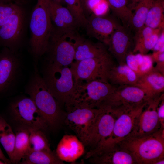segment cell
I'll return each instance as SVG.
<instances>
[{"instance_id":"ab89813d","label":"cell","mask_w":164,"mask_h":164,"mask_svg":"<svg viewBox=\"0 0 164 164\" xmlns=\"http://www.w3.org/2000/svg\"><path fill=\"white\" fill-rule=\"evenodd\" d=\"M128 4V1L130 2V8L132 10L134 9L135 7L137 5V4L139 2V0H127Z\"/></svg>"},{"instance_id":"2e32d148","label":"cell","mask_w":164,"mask_h":164,"mask_svg":"<svg viewBox=\"0 0 164 164\" xmlns=\"http://www.w3.org/2000/svg\"><path fill=\"white\" fill-rule=\"evenodd\" d=\"M134 45L129 28L120 25L111 34L106 46L118 64H121L125 63L126 57L133 52Z\"/></svg>"},{"instance_id":"d590c367","label":"cell","mask_w":164,"mask_h":164,"mask_svg":"<svg viewBox=\"0 0 164 164\" xmlns=\"http://www.w3.org/2000/svg\"><path fill=\"white\" fill-rule=\"evenodd\" d=\"M158 119L162 128H164V98L159 103L157 109Z\"/></svg>"},{"instance_id":"4fadbf2b","label":"cell","mask_w":164,"mask_h":164,"mask_svg":"<svg viewBox=\"0 0 164 164\" xmlns=\"http://www.w3.org/2000/svg\"><path fill=\"white\" fill-rule=\"evenodd\" d=\"M93 126L87 138L85 146L90 148L87 157L98 150L110 136L117 117L109 108L104 107Z\"/></svg>"},{"instance_id":"f546056e","label":"cell","mask_w":164,"mask_h":164,"mask_svg":"<svg viewBox=\"0 0 164 164\" xmlns=\"http://www.w3.org/2000/svg\"><path fill=\"white\" fill-rule=\"evenodd\" d=\"M15 136L11 126L0 115V143L11 162L12 158Z\"/></svg>"},{"instance_id":"f35d334b","label":"cell","mask_w":164,"mask_h":164,"mask_svg":"<svg viewBox=\"0 0 164 164\" xmlns=\"http://www.w3.org/2000/svg\"><path fill=\"white\" fill-rule=\"evenodd\" d=\"M0 160L3 161L5 164L11 163L10 160L7 159L3 153L0 148Z\"/></svg>"},{"instance_id":"1f68e13d","label":"cell","mask_w":164,"mask_h":164,"mask_svg":"<svg viewBox=\"0 0 164 164\" xmlns=\"http://www.w3.org/2000/svg\"><path fill=\"white\" fill-rule=\"evenodd\" d=\"M28 128L29 132V151L43 150L52 152L48 141L42 130Z\"/></svg>"},{"instance_id":"277c9868","label":"cell","mask_w":164,"mask_h":164,"mask_svg":"<svg viewBox=\"0 0 164 164\" xmlns=\"http://www.w3.org/2000/svg\"><path fill=\"white\" fill-rule=\"evenodd\" d=\"M76 30L63 29L53 25L45 54L46 60L68 66L74 60L77 44L81 38Z\"/></svg>"},{"instance_id":"7c38bea8","label":"cell","mask_w":164,"mask_h":164,"mask_svg":"<svg viewBox=\"0 0 164 164\" xmlns=\"http://www.w3.org/2000/svg\"><path fill=\"white\" fill-rule=\"evenodd\" d=\"M22 68L21 56L3 47L0 51V94L14 87Z\"/></svg>"},{"instance_id":"e575fe53","label":"cell","mask_w":164,"mask_h":164,"mask_svg":"<svg viewBox=\"0 0 164 164\" xmlns=\"http://www.w3.org/2000/svg\"><path fill=\"white\" fill-rule=\"evenodd\" d=\"M150 55L154 63H156L155 68L164 74V51H153Z\"/></svg>"},{"instance_id":"d4e9b609","label":"cell","mask_w":164,"mask_h":164,"mask_svg":"<svg viewBox=\"0 0 164 164\" xmlns=\"http://www.w3.org/2000/svg\"><path fill=\"white\" fill-rule=\"evenodd\" d=\"M125 63L138 77L149 72L154 67L151 55L147 54H134L131 52L126 56Z\"/></svg>"},{"instance_id":"8fae6325","label":"cell","mask_w":164,"mask_h":164,"mask_svg":"<svg viewBox=\"0 0 164 164\" xmlns=\"http://www.w3.org/2000/svg\"><path fill=\"white\" fill-rule=\"evenodd\" d=\"M9 109L15 120L28 128L45 130L48 127L33 100L23 97L12 102Z\"/></svg>"},{"instance_id":"b9f144b4","label":"cell","mask_w":164,"mask_h":164,"mask_svg":"<svg viewBox=\"0 0 164 164\" xmlns=\"http://www.w3.org/2000/svg\"><path fill=\"white\" fill-rule=\"evenodd\" d=\"M19 2V0H0V3H9Z\"/></svg>"},{"instance_id":"74e56055","label":"cell","mask_w":164,"mask_h":164,"mask_svg":"<svg viewBox=\"0 0 164 164\" xmlns=\"http://www.w3.org/2000/svg\"><path fill=\"white\" fill-rule=\"evenodd\" d=\"M102 0H87L86 3V16L87 13H92L94 8Z\"/></svg>"},{"instance_id":"ffe728a7","label":"cell","mask_w":164,"mask_h":164,"mask_svg":"<svg viewBox=\"0 0 164 164\" xmlns=\"http://www.w3.org/2000/svg\"><path fill=\"white\" fill-rule=\"evenodd\" d=\"M46 2L49 14L53 26L62 29L76 30L78 25L67 7L51 0H46Z\"/></svg>"},{"instance_id":"ee69618b","label":"cell","mask_w":164,"mask_h":164,"mask_svg":"<svg viewBox=\"0 0 164 164\" xmlns=\"http://www.w3.org/2000/svg\"><path fill=\"white\" fill-rule=\"evenodd\" d=\"M54 2L62 5V3H64V0H51Z\"/></svg>"},{"instance_id":"5b68a950","label":"cell","mask_w":164,"mask_h":164,"mask_svg":"<svg viewBox=\"0 0 164 164\" xmlns=\"http://www.w3.org/2000/svg\"><path fill=\"white\" fill-rule=\"evenodd\" d=\"M42 78L51 93L60 105L64 106L70 101L74 81L68 66H61L45 60L42 69Z\"/></svg>"},{"instance_id":"8992f818","label":"cell","mask_w":164,"mask_h":164,"mask_svg":"<svg viewBox=\"0 0 164 164\" xmlns=\"http://www.w3.org/2000/svg\"><path fill=\"white\" fill-rule=\"evenodd\" d=\"M116 87L107 81L82 80L74 81L70 101L65 107L77 106L99 108L101 104Z\"/></svg>"},{"instance_id":"30bf717a","label":"cell","mask_w":164,"mask_h":164,"mask_svg":"<svg viewBox=\"0 0 164 164\" xmlns=\"http://www.w3.org/2000/svg\"><path fill=\"white\" fill-rule=\"evenodd\" d=\"M26 16L25 9L20 5L9 21L0 27V45L18 52L22 44Z\"/></svg>"},{"instance_id":"9c48e42d","label":"cell","mask_w":164,"mask_h":164,"mask_svg":"<svg viewBox=\"0 0 164 164\" xmlns=\"http://www.w3.org/2000/svg\"><path fill=\"white\" fill-rule=\"evenodd\" d=\"M65 123L76 133L85 146L89 134L104 108H91L77 106L65 107Z\"/></svg>"},{"instance_id":"5bb4252c","label":"cell","mask_w":164,"mask_h":164,"mask_svg":"<svg viewBox=\"0 0 164 164\" xmlns=\"http://www.w3.org/2000/svg\"><path fill=\"white\" fill-rule=\"evenodd\" d=\"M163 98V92L147 101L129 136L138 137L145 136L155 133L162 128L158 119L157 109L159 103Z\"/></svg>"},{"instance_id":"4dcf8cb0","label":"cell","mask_w":164,"mask_h":164,"mask_svg":"<svg viewBox=\"0 0 164 164\" xmlns=\"http://www.w3.org/2000/svg\"><path fill=\"white\" fill-rule=\"evenodd\" d=\"M155 0H139L134 9L131 28L135 32L145 26L148 12Z\"/></svg>"},{"instance_id":"603a6c76","label":"cell","mask_w":164,"mask_h":164,"mask_svg":"<svg viewBox=\"0 0 164 164\" xmlns=\"http://www.w3.org/2000/svg\"><path fill=\"white\" fill-rule=\"evenodd\" d=\"M109 54L106 46L101 42L94 43L82 37L77 44L74 60L99 58Z\"/></svg>"},{"instance_id":"ac0fdd59","label":"cell","mask_w":164,"mask_h":164,"mask_svg":"<svg viewBox=\"0 0 164 164\" xmlns=\"http://www.w3.org/2000/svg\"><path fill=\"white\" fill-rule=\"evenodd\" d=\"M87 159L92 164H136L132 155L118 144L101 149Z\"/></svg>"},{"instance_id":"d6986e66","label":"cell","mask_w":164,"mask_h":164,"mask_svg":"<svg viewBox=\"0 0 164 164\" xmlns=\"http://www.w3.org/2000/svg\"><path fill=\"white\" fill-rule=\"evenodd\" d=\"M85 147L77 136L64 135L57 145L56 155L63 162H73L84 154Z\"/></svg>"},{"instance_id":"f6af8a7d","label":"cell","mask_w":164,"mask_h":164,"mask_svg":"<svg viewBox=\"0 0 164 164\" xmlns=\"http://www.w3.org/2000/svg\"><path fill=\"white\" fill-rule=\"evenodd\" d=\"M5 164L4 162L0 160V164Z\"/></svg>"},{"instance_id":"9a60e30c","label":"cell","mask_w":164,"mask_h":164,"mask_svg":"<svg viewBox=\"0 0 164 164\" xmlns=\"http://www.w3.org/2000/svg\"><path fill=\"white\" fill-rule=\"evenodd\" d=\"M148 99L144 91L136 86H119L103 102L99 108L107 107L114 108L134 105L142 103Z\"/></svg>"},{"instance_id":"d6a6232c","label":"cell","mask_w":164,"mask_h":164,"mask_svg":"<svg viewBox=\"0 0 164 164\" xmlns=\"http://www.w3.org/2000/svg\"><path fill=\"white\" fill-rule=\"evenodd\" d=\"M67 8L70 12L79 26H84L87 18L82 7L80 0H64Z\"/></svg>"},{"instance_id":"52a82bcc","label":"cell","mask_w":164,"mask_h":164,"mask_svg":"<svg viewBox=\"0 0 164 164\" xmlns=\"http://www.w3.org/2000/svg\"><path fill=\"white\" fill-rule=\"evenodd\" d=\"M146 101L138 105L110 108L115 113L117 117L110 136L97 150L117 145L131 135Z\"/></svg>"},{"instance_id":"44dd1931","label":"cell","mask_w":164,"mask_h":164,"mask_svg":"<svg viewBox=\"0 0 164 164\" xmlns=\"http://www.w3.org/2000/svg\"><path fill=\"white\" fill-rule=\"evenodd\" d=\"M164 29V28L153 29L145 25L136 31L133 38V53L146 54L152 50Z\"/></svg>"},{"instance_id":"4316f807","label":"cell","mask_w":164,"mask_h":164,"mask_svg":"<svg viewBox=\"0 0 164 164\" xmlns=\"http://www.w3.org/2000/svg\"><path fill=\"white\" fill-rule=\"evenodd\" d=\"M20 163L22 164H63L53 152L29 151Z\"/></svg>"},{"instance_id":"ba28073f","label":"cell","mask_w":164,"mask_h":164,"mask_svg":"<svg viewBox=\"0 0 164 164\" xmlns=\"http://www.w3.org/2000/svg\"><path fill=\"white\" fill-rule=\"evenodd\" d=\"M114 64L111 56L109 54L101 57L73 62L70 68L74 81L82 80L108 82V73Z\"/></svg>"},{"instance_id":"f1b7e54d","label":"cell","mask_w":164,"mask_h":164,"mask_svg":"<svg viewBox=\"0 0 164 164\" xmlns=\"http://www.w3.org/2000/svg\"><path fill=\"white\" fill-rule=\"evenodd\" d=\"M164 0H155L147 14L145 25L153 29L164 28Z\"/></svg>"},{"instance_id":"e0dca14e","label":"cell","mask_w":164,"mask_h":164,"mask_svg":"<svg viewBox=\"0 0 164 164\" xmlns=\"http://www.w3.org/2000/svg\"><path fill=\"white\" fill-rule=\"evenodd\" d=\"M87 19L85 28L87 35L105 45L111 34L120 25L115 18L106 14L97 15L92 14Z\"/></svg>"},{"instance_id":"484cf974","label":"cell","mask_w":164,"mask_h":164,"mask_svg":"<svg viewBox=\"0 0 164 164\" xmlns=\"http://www.w3.org/2000/svg\"><path fill=\"white\" fill-rule=\"evenodd\" d=\"M29 129L24 127L19 130L15 134V139L11 163L17 164L26 154L29 150Z\"/></svg>"},{"instance_id":"83f0119b","label":"cell","mask_w":164,"mask_h":164,"mask_svg":"<svg viewBox=\"0 0 164 164\" xmlns=\"http://www.w3.org/2000/svg\"><path fill=\"white\" fill-rule=\"evenodd\" d=\"M114 15L119 19L124 27L131 28L133 16L132 10L127 0H106Z\"/></svg>"},{"instance_id":"6da1fadb","label":"cell","mask_w":164,"mask_h":164,"mask_svg":"<svg viewBox=\"0 0 164 164\" xmlns=\"http://www.w3.org/2000/svg\"><path fill=\"white\" fill-rule=\"evenodd\" d=\"M29 26V51L33 58L34 71L37 72L38 61L46 51L53 26L46 0H37L31 14Z\"/></svg>"},{"instance_id":"836d02e7","label":"cell","mask_w":164,"mask_h":164,"mask_svg":"<svg viewBox=\"0 0 164 164\" xmlns=\"http://www.w3.org/2000/svg\"><path fill=\"white\" fill-rule=\"evenodd\" d=\"M20 5L19 2L0 3V27L9 21Z\"/></svg>"},{"instance_id":"7bdbcfd3","label":"cell","mask_w":164,"mask_h":164,"mask_svg":"<svg viewBox=\"0 0 164 164\" xmlns=\"http://www.w3.org/2000/svg\"><path fill=\"white\" fill-rule=\"evenodd\" d=\"M164 164V158H162L158 160L155 164Z\"/></svg>"},{"instance_id":"3957f363","label":"cell","mask_w":164,"mask_h":164,"mask_svg":"<svg viewBox=\"0 0 164 164\" xmlns=\"http://www.w3.org/2000/svg\"><path fill=\"white\" fill-rule=\"evenodd\" d=\"M117 144L132 155L136 164H155L164 158V128L145 136H128Z\"/></svg>"},{"instance_id":"7a4b0ae2","label":"cell","mask_w":164,"mask_h":164,"mask_svg":"<svg viewBox=\"0 0 164 164\" xmlns=\"http://www.w3.org/2000/svg\"><path fill=\"white\" fill-rule=\"evenodd\" d=\"M25 90L48 127L56 128L58 126L62 116L60 105L49 91L38 72L34 71L31 75Z\"/></svg>"},{"instance_id":"60d3db41","label":"cell","mask_w":164,"mask_h":164,"mask_svg":"<svg viewBox=\"0 0 164 164\" xmlns=\"http://www.w3.org/2000/svg\"><path fill=\"white\" fill-rule=\"evenodd\" d=\"M87 0H80L81 5L85 15L86 12V3Z\"/></svg>"},{"instance_id":"8d00e7d4","label":"cell","mask_w":164,"mask_h":164,"mask_svg":"<svg viewBox=\"0 0 164 164\" xmlns=\"http://www.w3.org/2000/svg\"><path fill=\"white\" fill-rule=\"evenodd\" d=\"M152 50L153 51H164V29L162 30Z\"/></svg>"},{"instance_id":"7402d4cb","label":"cell","mask_w":164,"mask_h":164,"mask_svg":"<svg viewBox=\"0 0 164 164\" xmlns=\"http://www.w3.org/2000/svg\"><path fill=\"white\" fill-rule=\"evenodd\" d=\"M142 89L149 99L164 91V74L154 68L139 77L134 85Z\"/></svg>"},{"instance_id":"cb8c5ba5","label":"cell","mask_w":164,"mask_h":164,"mask_svg":"<svg viewBox=\"0 0 164 164\" xmlns=\"http://www.w3.org/2000/svg\"><path fill=\"white\" fill-rule=\"evenodd\" d=\"M139 77L125 63L114 64L108 73L107 80L111 84L119 86L135 85Z\"/></svg>"}]
</instances>
